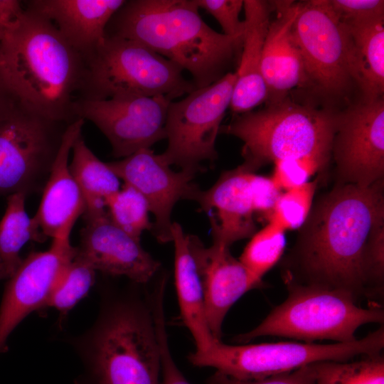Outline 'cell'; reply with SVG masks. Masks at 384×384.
I'll return each mask as SVG.
<instances>
[{"label":"cell","mask_w":384,"mask_h":384,"mask_svg":"<svg viewBox=\"0 0 384 384\" xmlns=\"http://www.w3.org/2000/svg\"><path fill=\"white\" fill-rule=\"evenodd\" d=\"M384 223L383 180L368 186L340 183L316 204L287 257L284 282L316 285L369 298L365 253Z\"/></svg>","instance_id":"6da1fadb"},{"label":"cell","mask_w":384,"mask_h":384,"mask_svg":"<svg viewBox=\"0 0 384 384\" xmlns=\"http://www.w3.org/2000/svg\"><path fill=\"white\" fill-rule=\"evenodd\" d=\"M83 56L42 15L24 6L0 37V73L6 88L38 113L71 123L78 118Z\"/></svg>","instance_id":"7a4b0ae2"},{"label":"cell","mask_w":384,"mask_h":384,"mask_svg":"<svg viewBox=\"0 0 384 384\" xmlns=\"http://www.w3.org/2000/svg\"><path fill=\"white\" fill-rule=\"evenodd\" d=\"M195 0H126L114 14L105 36L143 45L192 76L196 88L223 78L240 60L242 37L210 28Z\"/></svg>","instance_id":"3957f363"},{"label":"cell","mask_w":384,"mask_h":384,"mask_svg":"<svg viewBox=\"0 0 384 384\" xmlns=\"http://www.w3.org/2000/svg\"><path fill=\"white\" fill-rule=\"evenodd\" d=\"M76 346L90 384H159L160 348L150 302L134 296L107 302Z\"/></svg>","instance_id":"277c9868"},{"label":"cell","mask_w":384,"mask_h":384,"mask_svg":"<svg viewBox=\"0 0 384 384\" xmlns=\"http://www.w3.org/2000/svg\"><path fill=\"white\" fill-rule=\"evenodd\" d=\"M338 113L296 103L287 97L257 112L236 117L220 132L243 142L242 164L255 170L265 164L299 158L331 156Z\"/></svg>","instance_id":"5b68a950"},{"label":"cell","mask_w":384,"mask_h":384,"mask_svg":"<svg viewBox=\"0 0 384 384\" xmlns=\"http://www.w3.org/2000/svg\"><path fill=\"white\" fill-rule=\"evenodd\" d=\"M287 299L274 307L255 328L235 337L240 343L274 336L305 343L331 340L349 343L367 324L384 323L380 305L362 307L349 292L316 285L284 282Z\"/></svg>","instance_id":"8992f818"},{"label":"cell","mask_w":384,"mask_h":384,"mask_svg":"<svg viewBox=\"0 0 384 384\" xmlns=\"http://www.w3.org/2000/svg\"><path fill=\"white\" fill-rule=\"evenodd\" d=\"M85 62L79 100L164 95L174 101L196 89L178 65L122 38L105 36Z\"/></svg>","instance_id":"52a82bcc"},{"label":"cell","mask_w":384,"mask_h":384,"mask_svg":"<svg viewBox=\"0 0 384 384\" xmlns=\"http://www.w3.org/2000/svg\"><path fill=\"white\" fill-rule=\"evenodd\" d=\"M70 124L43 116L5 89L0 95V197L43 190Z\"/></svg>","instance_id":"ba28073f"},{"label":"cell","mask_w":384,"mask_h":384,"mask_svg":"<svg viewBox=\"0 0 384 384\" xmlns=\"http://www.w3.org/2000/svg\"><path fill=\"white\" fill-rule=\"evenodd\" d=\"M384 328L349 343L277 342L229 345L215 341L203 353H191L188 360L198 367H212L216 371L239 380H257L294 370L322 361L346 362L364 355L381 353Z\"/></svg>","instance_id":"9c48e42d"},{"label":"cell","mask_w":384,"mask_h":384,"mask_svg":"<svg viewBox=\"0 0 384 384\" xmlns=\"http://www.w3.org/2000/svg\"><path fill=\"white\" fill-rule=\"evenodd\" d=\"M236 79V72H229L183 100L170 102L164 127L168 144L160 154L168 164L198 172L202 161L217 159L215 141Z\"/></svg>","instance_id":"30bf717a"},{"label":"cell","mask_w":384,"mask_h":384,"mask_svg":"<svg viewBox=\"0 0 384 384\" xmlns=\"http://www.w3.org/2000/svg\"><path fill=\"white\" fill-rule=\"evenodd\" d=\"M292 33L302 58L306 87L330 99L345 97L353 82L346 31L329 0L299 2Z\"/></svg>","instance_id":"8fae6325"},{"label":"cell","mask_w":384,"mask_h":384,"mask_svg":"<svg viewBox=\"0 0 384 384\" xmlns=\"http://www.w3.org/2000/svg\"><path fill=\"white\" fill-rule=\"evenodd\" d=\"M281 193L271 178L241 164L223 173L207 191L201 190L196 201L208 214L213 242L230 247L256 233L255 213L270 219Z\"/></svg>","instance_id":"7c38bea8"},{"label":"cell","mask_w":384,"mask_h":384,"mask_svg":"<svg viewBox=\"0 0 384 384\" xmlns=\"http://www.w3.org/2000/svg\"><path fill=\"white\" fill-rule=\"evenodd\" d=\"M171 101L164 95L78 100L74 114L103 133L114 156L124 158L166 139L164 127Z\"/></svg>","instance_id":"4fadbf2b"},{"label":"cell","mask_w":384,"mask_h":384,"mask_svg":"<svg viewBox=\"0 0 384 384\" xmlns=\"http://www.w3.org/2000/svg\"><path fill=\"white\" fill-rule=\"evenodd\" d=\"M341 183L368 186L384 174V97L338 113L331 155Z\"/></svg>","instance_id":"5bb4252c"},{"label":"cell","mask_w":384,"mask_h":384,"mask_svg":"<svg viewBox=\"0 0 384 384\" xmlns=\"http://www.w3.org/2000/svg\"><path fill=\"white\" fill-rule=\"evenodd\" d=\"M70 234L65 232L53 238L47 250L30 253L8 279L0 305V353L21 321L43 309L74 258L75 247L70 243Z\"/></svg>","instance_id":"9a60e30c"},{"label":"cell","mask_w":384,"mask_h":384,"mask_svg":"<svg viewBox=\"0 0 384 384\" xmlns=\"http://www.w3.org/2000/svg\"><path fill=\"white\" fill-rule=\"evenodd\" d=\"M107 164L120 180L139 192L146 201L155 221L152 232L159 242H171V212L180 200L196 201L201 189L193 183L198 173L174 171L161 154L142 149L121 160Z\"/></svg>","instance_id":"2e32d148"},{"label":"cell","mask_w":384,"mask_h":384,"mask_svg":"<svg viewBox=\"0 0 384 384\" xmlns=\"http://www.w3.org/2000/svg\"><path fill=\"white\" fill-rule=\"evenodd\" d=\"M188 242L201 279L207 325L213 336L221 340L230 309L245 293L262 288L265 283L234 257L229 247L215 242L206 247L192 235H188Z\"/></svg>","instance_id":"e0dca14e"},{"label":"cell","mask_w":384,"mask_h":384,"mask_svg":"<svg viewBox=\"0 0 384 384\" xmlns=\"http://www.w3.org/2000/svg\"><path fill=\"white\" fill-rule=\"evenodd\" d=\"M84 219L75 255L96 272L124 276L137 284L148 282L156 273L159 262L117 226L107 210Z\"/></svg>","instance_id":"ac0fdd59"},{"label":"cell","mask_w":384,"mask_h":384,"mask_svg":"<svg viewBox=\"0 0 384 384\" xmlns=\"http://www.w3.org/2000/svg\"><path fill=\"white\" fill-rule=\"evenodd\" d=\"M85 120L78 118L70 123L48 178L33 220L42 242L72 230L77 219L85 212V202L69 166V156L75 139L82 134Z\"/></svg>","instance_id":"d6986e66"},{"label":"cell","mask_w":384,"mask_h":384,"mask_svg":"<svg viewBox=\"0 0 384 384\" xmlns=\"http://www.w3.org/2000/svg\"><path fill=\"white\" fill-rule=\"evenodd\" d=\"M271 2L276 16L270 22L261 65L267 91V104L285 99L287 93L294 87H306L302 58L292 33L299 2Z\"/></svg>","instance_id":"ffe728a7"},{"label":"cell","mask_w":384,"mask_h":384,"mask_svg":"<svg viewBox=\"0 0 384 384\" xmlns=\"http://www.w3.org/2000/svg\"><path fill=\"white\" fill-rule=\"evenodd\" d=\"M126 0H31L26 8L48 19L84 59L102 43L106 27Z\"/></svg>","instance_id":"44dd1931"},{"label":"cell","mask_w":384,"mask_h":384,"mask_svg":"<svg viewBox=\"0 0 384 384\" xmlns=\"http://www.w3.org/2000/svg\"><path fill=\"white\" fill-rule=\"evenodd\" d=\"M245 31L242 47L230 107L239 115L265 102L267 91L262 70V58L273 11L271 1H243Z\"/></svg>","instance_id":"7402d4cb"},{"label":"cell","mask_w":384,"mask_h":384,"mask_svg":"<svg viewBox=\"0 0 384 384\" xmlns=\"http://www.w3.org/2000/svg\"><path fill=\"white\" fill-rule=\"evenodd\" d=\"M171 242L174 245V279L180 316L196 344V353L208 351L217 341L211 334L205 316L203 295L198 268L188 242V234L173 222Z\"/></svg>","instance_id":"603a6c76"},{"label":"cell","mask_w":384,"mask_h":384,"mask_svg":"<svg viewBox=\"0 0 384 384\" xmlns=\"http://www.w3.org/2000/svg\"><path fill=\"white\" fill-rule=\"evenodd\" d=\"M350 75L372 101L384 94V17L344 24Z\"/></svg>","instance_id":"cb8c5ba5"},{"label":"cell","mask_w":384,"mask_h":384,"mask_svg":"<svg viewBox=\"0 0 384 384\" xmlns=\"http://www.w3.org/2000/svg\"><path fill=\"white\" fill-rule=\"evenodd\" d=\"M69 163L85 202L84 218L106 211V201L119 190L120 179L86 144L82 134L72 147Z\"/></svg>","instance_id":"d4e9b609"},{"label":"cell","mask_w":384,"mask_h":384,"mask_svg":"<svg viewBox=\"0 0 384 384\" xmlns=\"http://www.w3.org/2000/svg\"><path fill=\"white\" fill-rule=\"evenodd\" d=\"M26 197L23 193L7 196L6 210L0 220V268L5 279L20 265L23 247L29 240L42 242L33 218L26 210Z\"/></svg>","instance_id":"484cf974"},{"label":"cell","mask_w":384,"mask_h":384,"mask_svg":"<svg viewBox=\"0 0 384 384\" xmlns=\"http://www.w3.org/2000/svg\"><path fill=\"white\" fill-rule=\"evenodd\" d=\"M106 210L111 220L137 240L145 230L152 229L148 203L134 188L124 184L106 201Z\"/></svg>","instance_id":"4316f807"},{"label":"cell","mask_w":384,"mask_h":384,"mask_svg":"<svg viewBox=\"0 0 384 384\" xmlns=\"http://www.w3.org/2000/svg\"><path fill=\"white\" fill-rule=\"evenodd\" d=\"M286 245L285 230L272 222L256 232L245 246L239 260L257 279L274 267Z\"/></svg>","instance_id":"83f0119b"},{"label":"cell","mask_w":384,"mask_h":384,"mask_svg":"<svg viewBox=\"0 0 384 384\" xmlns=\"http://www.w3.org/2000/svg\"><path fill=\"white\" fill-rule=\"evenodd\" d=\"M96 271L75 255L53 289L43 308H53L65 316L89 292Z\"/></svg>","instance_id":"f1b7e54d"},{"label":"cell","mask_w":384,"mask_h":384,"mask_svg":"<svg viewBox=\"0 0 384 384\" xmlns=\"http://www.w3.org/2000/svg\"><path fill=\"white\" fill-rule=\"evenodd\" d=\"M317 179L285 191L277 198L269 222L287 230L301 228L311 210Z\"/></svg>","instance_id":"f546056e"},{"label":"cell","mask_w":384,"mask_h":384,"mask_svg":"<svg viewBox=\"0 0 384 384\" xmlns=\"http://www.w3.org/2000/svg\"><path fill=\"white\" fill-rule=\"evenodd\" d=\"M336 384H384V358L381 353L358 360L335 363Z\"/></svg>","instance_id":"4dcf8cb0"},{"label":"cell","mask_w":384,"mask_h":384,"mask_svg":"<svg viewBox=\"0 0 384 384\" xmlns=\"http://www.w3.org/2000/svg\"><path fill=\"white\" fill-rule=\"evenodd\" d=\"M329 160L320 158H299L275 161L272 180L280 190L285 191L308 182L316 171L324 169Z\"/></svg>","instance_id":"1f68e13d"},{"label":"cell","mask_w":384,"mask_h":384,"mask_svg":"<svg viewBox=\"0 0 384 384\" xmlns=\"http://www.w3.org/2000/svg\"><path fill=\"white\" fill-rule=\"evenodd\" d=\"M198 8L203 9L219 23L223 34L230 37H242L245 22L239 18L243 7L242 0H195Z\"/></svg>","instance_id":"d6a6232c"},{"label":"cell","mask_w":384,"mask_h":384,"mask_svg":"<svg viewBox=\"0 0 384 384\" xmlns=\"http://www.w3.org/2000/svg\"><path fill=\"white\" fill-rule=\"evenodd\" d=\"M318 363H311L294 370L262 379L239 380L215 371L208 380V384H316Z\"/></svg>","instance_id":"836d02e7"},{"label":"cell","mask_w":384,"mask_h":384,"mask_svg":"<svg viewBox=\"0 0 384 384\" xmlns=\"http://www.w3.org/2000/svg\"><path fill=\"white\" fill-rule=\"evenodd\" d=\"M329 4L335 15L344 24L384 17L383 0H329Z\"/></svg>","instance_id":"e575fe53"},{"label":"cell","mask_w":384,"mask_h":384,"mask_svg":"<svg viewBox=\"0 0 384 384\" xmlns=\"http://www.w3.org/2000/svg\"><path fill=\"white\" fill-rule=\"evenodd\" d=\"M154 319L160 348L161 384H190L172 358L168 343L164 313L162 309L154 310Z\"/></svg>","instance_id":"d590c367"},{"label":"cell","mask_w":384,"mask_h":384,"mask_svg":"<svg viewBox=\"0 0 384 384\" xmlns=\"http://www.w3.org/2000/svg\"><path fill=\"white\" fill-rule=\"evenodd\" d=\"M24 4L17 0H0V37L21 16Z\"/></svg>","instance_id":"8d00e7d4"},{"label":"cell","mask_w":384,"mask_h":384,"mask_svg":"<svg viewBox=\"0 0 384 384\" xmlns=\"http://www.w3.org/2000/svg\"><path fill=\"white\" fill-rule=\"evenodd\" d=\"M6 88V87L4 83V81L2 80V78L0 73V95L5 90Z\"/></svg>","instance_id":"74e56055"},{"label":"cell","mask_w":384,"mask_h":384,"mask_svg":"<svg viewBox=\"0 0 384 384\" xmlns=\"http://www.w3.org/2000/svg\"><path fill=\"white\" fill-rule=\"evenodd\" d=\"M5 279L4 275L0 268V280Z\"/></svg>","instance_id":"f35d334b"}]
</instances>
